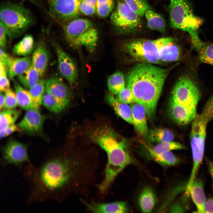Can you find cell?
<instances>
[{
    "instance_id": "6da1fadb",
    "label": "cell",
    "mask_w": 213,
    "mask_h": 213,
    "mask_svg": "<svg viewBox=\"0 0 213 213\" xmlns=\"http://www.w3.org/2000/svg\"><path fill=\"white\" fill-rule=\"evenodd\" d=\"M96 167L95 159L63 153L46 156L38 167L26 165L22 169L29 186L27 203L62 202L90 182Z\"/></svg>"
},
{
    "instance_id": "7a4b0ae2",
    "label": "cell",
    "mask_w": 213,
    "mask_h": 213,
    "mask_svg": "<svg viewBox=\"0 0 213 213\" xmlns=\"http://www.w3.org/2000/svg\"><path fill=\"white\" fill-rule=\"evenodd\" d=\"M171 69L141 63L134 66L128 73L127 85L132 92L134 102L144 106L150 119L154 116L157 103Z\"/></svg>"
},
{
    "instance_id": "3957f363",
    "label": "cell",
    "mask_w": 213,
    "mask_h": 213,
    "mask_svg": "<svg viewBox=\"0 0 213 213\" xmlns=\"http://www.w3.org/2000/svg\"><path fill=\"white\" fill-rule=\"evenodd\" d=\"M91 140L105 152L107 162L104 177L99 186L104 193L111 186L118 175L132 162L125 141L111 127H97L90 133Z\"/></svg>"
},
{
    "instance_id": "277c9868",
    "label": "cell",
    "mask_w": 213,
    "mask_h": 213,
    "mask_svg": "<svg viewBox=\"0 0 213 213\" xmlns=\"http://www.w3.org/2000/svg\"><path fill=\"white\" fill-rule=\"evenodd\" d=\"M169 10L172 27L187 32L191 36L192 46L196 50L202 42L198 33L202 20L194 14L192 6L187 0H171Z\"/></svg>"
},
{
    "instance_id": "5b68a950",
    "label": "cell",
    "mask_w": 213,
    "mask_h": 213,
    "mask_svg": "<svg viewBox=\"0 0 213 213\" xmlns=\"http://www.w3.org/2000/svg\"><path fill=\"white\" fill-rule=\"evenodd\" d=\"M0 12V23L11 39L21 34L33 22L30 12L21 2L6 3L1 7Z\"/></svg>"
},
{
    "instance_id": "8992f818",
    "label": "cell",
    "mask_w": 213,
    "mask_h": 213,
    "mask_svg": "<svg viewBox=\"0 0 213 213\" xmlns=\"http://www.w3.org/2000/svg\"><path fill=\"white\" fill-rule=\"evenodd\" d=\"M160 38L150 40H132L124 45L125 51L135 60L141 63L161 64L159 59Z\"/></svg>"
},
{
    "instance_id": "52a82bcc",
    "label": "cell",
    "mask_w": 213,
    "mask_h": 213,
    "mask_svg": "<svg viewBox=\"0 0 213 213\" xmlns=\"http://www.w3.org/2000/svg\"><path fill=\"white\" fill-rule=\"evenodd\" d=\"M200 97L196 84L190 77L185 75L180 77L176 83L170 99L187 107L196 109Z\"/></svg>"
},
{
    "instance_id": "ba28073f",
    "label": "cell",
    "mask_w": 213,
    "mask_h": 213,
    "mask_svg": "<svg viewBox=\"0 0 213 213\" xmlns=\"http://www.w3.org/2000/svg\"><path fill=\"white\" fill-rule=\"evenodd\" d=\"M1 162L3 166L12 165L22 169L32 164L27 146L14 140H9L3 147Z\"/></svg>"
},
{
    "instance_id": "9c48e42d",
    "label": "cell",
    "mask_w": 213,
    "mask_h": 213,
    "mask_svg": "<svg viewBox=\"0 0 213 213\" xmlns=\"http://www.w3.org/2000/svg\"><path fill=\"white\" fill-rule=\"evenodd\" d=\"M141 17L122 0L119 1L115 10L110 17L112 24L124 32L135 30L140 26Z\"/></svg>"
},
{
    "instance_id": "30bf717a",
    "label": "cell",
    "mask_w": 213,
    "mask_h": 213,
    "mask_svg": "<svg viewBox=\"0 0 213 213\" xmlns=\"http://www.w3.org/2000/svg\"><path fill=\"white\" fill-rule=\"evenodd\" d=\"M83 0H48L49 12L59 22H67L77 18Z\"/></svg>"
},
{
    "instance_id": "8fae6325",
    "label": "cell",
    "mask_w": 213,
    "mask_h": 213,
    "mask_svg": "<svg viewBox=\"0 0 213 213\" xmlns=\"http://www.w3.org/2000/svg\"><path fill=\"white\" fill-rule=\"evenodd\" d=\"M59 71L71 86L76 83L78 78L77 66L71 57L58 44L55 45Z\"/></svg>"
},
{
    "instance_id": "7c38bea8",
    "label": "cell",
    "mask_w": 213,
    "mask_h": 213,
    "mask_svg": "<svg viewBox=\"0 0 213 213\" xmlns=\"http://www.w3.org/2000/svg\"><path fill=\"white\" fill-rule=\"evenodd\" d=\"M206 133L191 132L190 143L193 160L191 172L188 182L190 185L195 179L199 167L203 159Z\"/></svg>"
},
{
    "instance_id": "4fadbf2b",
    "label": "cell",
    "mask_w": 213,
    "mask_h": 213,
    "mask_svg": "<svg viewBox=\"0 0 213 213\" xmlns=\"http://www.w3.org/2000/svg\"><path fill=\"white\" fill-rule=\"evenodd\" d=\"M182 51L176 40L169 37L160 38L159 59L160 63L175 62L182 57Z\"/></svg>"
},
{
    "instance_id": "5bb4252c",
    "label": "cell",
    "mask_w": 213,
    "mask_h": 213,
    "mask_svg": "<svg viewBox=\"0 0 213 213\" xmlns=\"http://www.w3.org/2000/svg\"><path fill=\"white\" fill-rule=\"evenodd\" d=\"M169 109L171 118L180 125L188 124L193 120L196 115V109L187 107L171 99Z\"/></svg>"
},
{
    "instance_id": "9a60e30c",
    "label": "cell",
    "mask_w": 213,
    "mask_h": 213,
    "mask_svg": "<svg viewBox=\"0 0 213 213\" xmlns=\"http://www.w3.org/2000/svg\"><path fill=\"white\" fill-rule=\"evenodd\" d=\"M45 119V116L40 112L38 109H30L27 111L18 126L24 132L30 133H37L42 130Z\"/></svg>"
},
{
    "instance_id": "2e32d148",
    "label": "cell",
    "mask_w": 213,
    "mask_h": 213,
    "mask_svg": "<svg viewBox=\"0 0 213 213\" xmlns=\"http://www.w3.org/2000/svg\"><path fill=\"white\" fill-rule=\"evenodd\" d=\"M133 125L140 135L145 140H149V131L148 126L145 108L141 104L134 103L131 106Z\"/></svg>"
},
{
    "instance_id": "e0dca14e",
    "label": "cell",
    "mask_w": 213,
    "mask_h": 213,
    "mask_svg": "<svg viewBox=\"0 0 213 213\" xmlns=\"http://www.w3.org/2000/svg\"><path fill=\"white\" fill-rule=\"evenodd\" d=\"M88 210L93 213H125L128 212L126 203L117 201L108 203L88 202L81 200Z\"/></svg>"
},
{
    "instance_id": "ac0fdd59",
    "label": "cell",
    "mask_w": 213,
    "mask_h": 213,
    "mask_svg": "<svg viewBox=\"0 0 213 213\" xmlns=\"http://www.w3.org/2000/svg\"><path fill=\"white\" fill-rule=\"evenodd\" d=\"M45 91L59 99L70 102L72 96L69 86L59 78L51 77L45 82Z\"/></svg>"
},
{
    "instance_id": "d6986e66",
    "label": "cell",
    "mask_w": 213,
    "mask_h": 213,
    "mask_svg": "<svg viewBox=\"0 0 213 213\" xmlns=\"http://www.w3.org/2000/svg\"><path fill=\"white\" fill-rule=\"evenodd\" d=\"M98 39V32L93 26L83 34L69 41L70 46L74 48L83 46L90 52L96 48Z\"/></svg>"
},
{
    "instance_id": "ffe728a7",
    "label": "cell",
    "mask_w": 213,
    "mask_h": 213,
    "mask_svg": "<svg viewBox=\"0 0 213 213\" xmlns=\"http://www.w3.org/2000/svg\"><path fill=\"white\" fill-rule=\"evenodd\" d=\"M195 204L198 212L203 213L206 198L201 180L195 179L191 185L186 189Z\"/></svg>"
},
{
    "instance_id": "44dd1931",
    "label": "cell",
    "mask_w": 213,
    "mask_h": 213,
    "mask_svg": "<svg viewBox=\"0 0 213 213\" xmlns=\"http://www.w3.org/2000/svg\"><path fill=\"white\" fill-rule=\"evenodd\" d=\"M106 99L119 117L128 123L133 124L131 106L128 104L120 101L110 93L106 95Z\"/></svg>"
},
{
    "instance_id": "7402d4cb",
    "label": "cell",
    "mask_w": 213,
    "mask_h": 213,
    "mask_svg": "<svg viewBox=\"0 0 213 213\" xmlns=\"http://www.w3.org/2000/svg\"><path fill=\"white\" fill-rule=\"evenodd\" d=\"M48 60V54L46 48L43 46L40 45L34 51L31 60V65L41 76L46 70Z\"/></svg>"
},
{
    "instance_id": "603a6c76",
    "label": "cell",
    "mask_w": 213,
    "mask_h": 213,
    "mask_svg": "<svg viewBox=\"0 0 213 213\" xmlns=\"http://www.w3.org/2000/svg\"><path fill=\"white\" fill-rule=\"evenodd\" d=\"M31 65V60L28 57L17 58L12 57L8 67L9 78L11 79H14L24 72Z\"/></svg>"
},
{
    "instance_id": "cb8c5ba5",
    "label": "cell",
    "mask_w": 213,
    "mask_h": 213,
    "mask_svg": "<svg viewBox=\"0 0 213 213\" xmlns=\"http://www.w3.org/2000/svg\"><path fill=\"white\" fill-rule=\"evenodd\" d=\"M156 202V198L153 191L149 187L144 188L138 199L140 209L143 213H149L153 209Z\"/></svg>"
},
{
    "instance_id": "d4e9b609",
    "label": "cell",
    "mask_w": 213,
    "mask_h": 213,
    "mask_svg": "<svg viewBox=\"0 0 213 213\" xmlns=\"http://www.w3.org/2000/svg\"><path fill=\"white\" fill-rule=\"evenodd\" d=\"M12 80L14 84L18 104L26 111L36 109L29 91L24 88L14 79Z\"/></svg>"
},
{
    "instance_id": "484cf974",
    "label": "cell",
    "mask_w": 213,
    "mask_h": 213,
    "mask_svg": "<svg viewBox=\"0 0 213 213\" xmlns=\"http://www.w3.org/2000/svg\"><path fill=\"white\" fill-rule=\"evenodd\" d=\"M70 102L55 97L45 92L43 100L44 105L50 111L59 113L68 106Z\"/></svg>"
},
{
    "instance_id": "4316f807",
    "label": "cell",
    "mask_w": 213,
    "mask_h": 213,
    "mask_svg": "<svg viewBox=\"0 0 213 213\" xmlns=\"http://www.w3.org/2000/svg\"><path fill=\"white\" fill-rule=\"evenodd\" d=\"M144 14L147 20V26L149 29L161 33L165 31V22L160 15L151 9L146 11Z\"/></svg>"
},
{
    "instance_id": "83f0119b",
    "label": "cell",
    "mask_w": 213,
    "mask_h": 213,
    "mask_svg": "<svg viewBox=\"0 0 213 213\" xmlns=\"http://www.w3.org/2000/svg\"><path fill=\"white\" fill-rule=\"evenodd\" d=\"M40 76L38 71L31 65L25 71L18 76L17 78L23 86L30 89L38 83Z\"/></svg>"
},
{
    "instance_id": "f1b7e54d",
    "label": "cell",
    "mask_w": 213,
    "mask_h": 213,
    "mask_svg": "<svg viewBox=\"0 0 213 213\" xmlns=\"http://www.w3.org/2000/svg\"><path fill=\"white\" fill-rule=\"evenodd\" d=\"M107 86L110 93L117 95L125 86L123 73L117 71L109 76L107 80Z\"/></svg>"
},
{
    "instance_id": "f546056e",
    "label": "cell",
    "mask_w": 213,
    "mask_h": 213,
    "mask_svg": "<svg viewBox=\"0 0 213 213\" xmlns=\"http://www.w3.org/2000/svg\"><path fill=\"white\" fill-rule=\"evenodd\" d=\"M145 146L152 158L159 163L167 166H174L179 161L178 157L171 151L156 153L152 151L147 145Z\"/></svg>"
},
{
    "instance_id": "4dcf8cb0",
    "label": "cell",
    "mask_w": 213,
    "mask_h": 213,
    "mask_svg": "<svg viewBox=\"0 0 213 213\" xmlns=\"http://www.w3.org/2000/svg\"><path fill=\"white\" fill-rule=\"evenodd\" d=\"M34 46L33 37L30 35H25L13 47V52L20 56H26L32 51Z\"/></svg>"
},
{
    "instance_id": "1f68e13d",
    "label": "cell",
    "mask_w": 213,
    "mask_h": 213,
    "mask_svg": "<svg viewBox=\"0 0 213 213\" xmlns=\"http://www.w3.org/2000/svg\"><path fill=\"white\" fill-rule=\"evenodd\" d=\"M16 109H8L2 111L0 114V132L14 123L20 114Z\"/></svg>"
},
{
    "instance_id": "d6a6232c",
    "label": "cell",
    "mask_w": 213,
    "mask_h": 213,
    "mask_svg": "<svg viewBox=\"0 0 213 213\" xmlns=\"http://www.w3.org/2000/svg\"><path fill=\"white\" fill-rule=\"evenodd\" d=\"M174 135L171 131L164 128H156L149 131L150 141L159 143L173 141Z\"/></svg>"
},
{
    "instance_id": "836d02e7",
    "label": "cell",
    "mask_w": 213,
    "mask_h": 213,
    "mask_svg": "<svg viewBox=\"0 0 213 213\" xmlns=\"http://www.w3.org/2000/svg\"><path fill=\"white\" fill-rule=\"evenodd\" d=\"M45 82L43 80H40L35 86L29 89V92L36 109H38L43 103L45 92Z\"/></svg>"
},
{
    "instance_id": "e575fe53",
    "label": "cell",
    "mask_w": 213,
    "mask_h": 213,
    "mask_svg": "<svg viewBox=\"0 0 213 213\" xmlns=\"http://www.w3.org/2000/svg\"><path fill=\"white\" fill-rule=\"evenodd\" d=\"M196 51L200 62L213 66V43L202 41Z\"/></svg>"
},
{
    "instance_id": "d590c367",
    "label": "cell",
    "mask_w": 213,
    "mask_h": 213,
    "mask_svg": "<svg viewBox=\"0 0 213 213\" xmlns=\"http://www.w3.org/2000/svg\"><path fill=\"white\" fill-rule=\"evenodd\" d=\"M134 12L141 17L146 11L151 9L147 0H122Z\"/></svg>"
},
{
    "instance_id": "8d00e7d4",
    "label": "cell",
    "mask_w": 213,
    "mask_h": 213,
    "mask_svg": "<svg viewBox=\"0 0 213 213\" xmlns=\"http://www.w3.org/2000/svg\"><path fill=\"white\" fill-rule=\"evenodd\" d=\"M147 146L152 151L156 153L170 152L172 150L185 149V147L182 144L173 141L159 143L153 148Z\"/></svg>"
},
{
    "instance_id": "74e56055",
    "label": "cell",
    "mask_w": 213,
    "mask_h": 213,
    "mask_svg": "<svg viewBox=\"0 0 213 213\" xmlns=\"http://www.w3.org/2000/svg\"><path fill=\"white\" fill-rule=\"evenodd\" d=\"M114 6V0H97L96 12L100 17H104L110 14Z\"/></svg>"
},
{
    "instance_id": "f35d334b",
    "label": "cell",
    "mask_w": 213,
    "mask_h": 213,
    "mask_svg": "<svg viewBox=\"0 0 213 213\" xmlns=\"http://www.w3.org/2000/svg\"><path fill=\"white\" fill-rule=\"evenodd\" d=\"M117 95V98L122 102L128 104L135 102L132 92L127 85Z\"/></svg>"
},
{
    "instance_id": "ab89813d",
    "label": "cell",
    "mask_w": 213,
    "mask_h": 213,
    "mask_svg": "<svg viewBox=\"0 0 213 213\" xmlns=\"http://www.w3.org/2000/svg\"><path fill=\"white\" fill-rule=\"evenodd\" d=\"M4 99V108L7 109H14L18 105L15 92L11 89L5 92Z\"/></svg>"
},
{
    "instance_id": "60d3db41",
    "label": "cell",
    "mask_w": 213,
    "mask_h": 213,
    "mask_svg": "<svg viewBox=\"0 0 213 213\" xmlns=\"http://www.w3.org/2000/svg\"><path fill=\"white\" fill-rule=\"evenodd\" d=\"M201 115L208 122L213 119V102L209 99L204 108Z\"/></svg>"
},
{
    "instance_id": "b9f144b4",
    "label": "cell",
    "mask_w": 213,
    "mask_h": 213,
    "mask_svg": "<svg viewBox=\"0 0 213 213\" xmlns=\"http://www.w3.org/2000/svg\"><path fill=\"white\" fill-rule=\"evenodd\" d=\"M80 11L86 15H91L96 11V7L82 0L80 6Z\"/></svg>"
},
{
    "instance_id": "7bdbcfd3",
    "label": "cell",
    "mask_w": 213,
    "mask_h": 213,
    "mask_svg": "<svg viewBox=\"0 0 213 213\" xmlns=\"http://www.w3.org/2000/svg\"><path fill=\"white\" fill-rule=\"evenodd\" d=\"M7 73L0 76V90L1 92H6L10 89V83L7 77Z\"/></svg>"
},
{
    "instance_id": "ee69618b",
    "label": "cell",
    "mask_w": 213,
    "mask_h": 213,
    "mask_svg": "<svg viewBox=\"0 0 213 213\" xmlns=\"http://www.w3.org/2000/svg\"><path fill=\"white\" fill-rule=\"evenodd\" d=\"M19 128L18 125L14 124L10 125L0 132V137L3 138L7 136L15 131L20 130Z\"/></svg>"
},
{
    "instance_id": "f6af8a7d",
    "label": "cell",
    "mask_w": 213,
    "mask_h": 213,
    "mask_svg": "<svg viewBox=\"0 0 213 213\" xmlns=\"http://www.w3.org/2000/svg\"><path fill=\"white\" fill-rule=\"evenodd\" d=\"M7 36H8L7 35L4 26L0 23V46L1 48L3 49L6 48Z\"/></svg>"
},
{
    "instance_id": "bcb514c9",
    "label": "cell",
    "mask_w": 213,
    "mask_h": 213,
    "mask_svg": "<svg viewBox=\"0 0 213 213\" xmlns=\"http://www.w3.org/2000/svg\"><path fill=\"white\" fill-rule=\"evenodd\" d=\"M12 57L9 56L1 48L0 50V62L8 69L9 62Z\"/></svg>"
},
{
    "instance_id": "7dc6e473",
    "label": "cell",
    "mask_w": 213,
    "mask_h": 213,
    "mask_svg": "<svg viewBox=\"0 0 213 213\" xmlns=\"http://www.w3.org/2000/svg\"><path fill=\"white\" fill-rule=\"evenodd\" d=\"M203 213H213V197L206 199Z\"/></svg>"
},
{
    "instance_id": "c3c4849f",
    "label": "cell",
    "mask_w": 213,
    "mask_h": 213,
    "mask_svg": "<svg viewBox=\"0 0 213 213\" xmlns=\"http://www.w3.org/2000/svg\"><path fill=\"white\" fill-rule=\"evenodd\" d=\"M170 211L173 212H183L184 210L179 204L175 203L172 206Z\"/></svg>"
},
{
    "instance_id": "681fc988",
    "label": "cell",
    "mask_w": 213,
    "mask_h": 213,
    "mask_svg": "<svg viewBox=\"0 0 213 213\" xmlns=\"http://www.w3.org/2000/svg\"><path fill=\"white\" fill-rule=\"evenodd\" d=\"M207 164L209 171L213 181V162L209 161Z\"/></svg>"
},
{
    "instance_id": "f907efd6",
    "label": "cell",
    "mask_w": 213,
    "mask_h": 213,
    "mask_svg": "<svg viewBox=\"0 0 213 213\" xmlns=\"http://www.w3.org/2000/svg\"><path fill=\"white\" fill-rule=\"evenodd\" d=\"M4 95L1 92L0 95V108L1 109L4 108Z\"/></svg>"
},
{
    "instance_id": "816d5d0a",
    "label": "cell",
    "mask_w": 213,
    "mask_h": 213,
    "mask_svg": "<svg viewBox=\"0 0 213 213\" xmlns=\"http://www.w3.org/2000/svg\"><path fill=\"white\" fill-rule=\"evenodd\" d=\"M28 1L32 2L33 3L39 6L38 2H37V0H28Z\"/></svg>"
},
{
    "instance_id": "f5cc1de1",
    "label": "cell",
    "mask_w": 213,
    "mask_h": 213,
    "mask_svg": "<svg viewBox=\"0 0 213 213\" xmlns=\"http://www.w3.org/2000/svg\"><path fill=\"white\" fill-rule=\"evenodd\" d=\"M209 99L213 102V94L211 96Z\"/></svg>"
}]
</instances>
